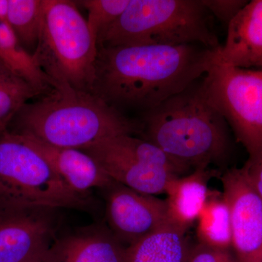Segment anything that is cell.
Masks as SVG:
<instances>
[{"mask_svg":"<svg viewBox=\"0 0 262 262\" xmlns=\"http://www.w3.org/2000/svg\"><path fill=\"white\" fill-rule=\"evenodd\" d=\"M8 5L9 0H0V19L6 23L8 19Z\"/></svg>","mask_w":262,"mask_h":262,"instance_id":"cell-25","label":"cell"},{"mask_svg":"<svg viewBox=\"0 0 262 262\" xmlns=\"http://www.w3.org/2000/svg\"><path fill=\"white\" fill-rule=\"evenodd\" d=\"M208 12L222 21L229 24L239 10L247 4L242 0H201Z\"/></svg>","mask_w":262,"mask_h":262,"instance_id":"cell-23","label":"cell"},{"mask_svg":"<svg viewBox=\"0 0 262 262\" xmlns=\"http://www.w3.org/2000/svg\"><path fill=\"white\" fill-rule=\"evenodd\" d=\"M37 90L0 59V134L26 103L40 97Z\"/></svg>","mask_w":262,"mask_h":262,"instance_id":"cell-19","label":"cell"},{"mask_svg":"<svg viewBox=\"0 0 262 262\" xmlns=\"http://www.w3.org/2000/svg\"><path fill=\"white\" fill-rule=\"evenodd\" d=\"M195 83L141 120L144 139L192 171L223 163L230 149L227 121Z\"/></svg>","mask_w":262,"mask_h":262,"instance_id":"cell-3","label":"cell"},{"mask_svg":"<svg viewBox=\"0 0 262 262\" xmlns=\"http://www.w3.org/2000/svg\"><path fill=\"white\" fill-rule=\"evenodd\" d=\"M217 51L198 44L98 48L91 94L122 113H146L204 77Z\"/></svg>","mask_w":262,"mask_h":262,"instance_id":"cell-1","label":"cell"},{"mask_svg":"<svg viewBox=\"0 0 262 262\" xmlns=\"http://www.w3.org/2000/svg\"><path fill=\"white\" fill-rule=\"evenodd\" d=\"M0 59L27 81L41 96L50 94L54 85L19 42L15 33L0 19Z\"/></svg>","mask_w":262,"mask_h":262,"instance_id":"cell-18","label":"cell"},{"mask_svg":"<svg viewBox=\"0 0 262 262\" xmlns=\"http://www.w3.org/2000/svg\"><path fill=\"white\" fill-rule=\"evenodd\" d=\"M198 243L220 249H232V223L223 192L210 191L196 221Z\"/></svg>","mask_w":262,"mask_h":262,"instance_id":"cell-17","label":"cell"},{"mask_svg":"<svg viewBox=\"0 0 262 262\" xmlns=\"http://www.w3.org/2000/svg\"><path fill=\"white\" fill-rule=\"evenodd\" d=\"M90 196L72 189L23 136L0 134V208L87 210Z\"/></svg>","mask_w":262,"mask_h":262,"instance_id":"cell-6","label":"cell"},{"mask_svg":"<svg viewBox=\"0 0 262 262\" xmlns=\"http://www.w3.org/2000/svg\"><path fill=\"white\" fill-rule=\"evenodd\" d=\"M192 245L187 232L169 223L127 247L125 262H187Z\"/></svg>","mask_w":262,"mask_h":262,"instance_id":"cell-16","label":"cell"},{"mask_svg":"<svg viewBox=\"0 0 262 262\" xmlns=\"http://www.w3.org/2000/svg\"><path fill=\"white\" fill-rule=\"evenodd\" d=\"M201 84L207 99L232 127L249 158L261 157L262 70L231 67L215 56Z\"/></svg>","mask_w":262,"mask_h":262,"instance_id":"cell-8","label":"cell"},{"mask_svg":"<svg viewBox=\"0 0 262 262\" xmlns=\"http://www.w3.org/2000/svg\"><path fill=\"white\" fill-rule=\"evenodd\" d=\"M80 150L114 182L151 195L165 194L172 181L192 172L155 144L134 135L113 136Z\"/></svg>","mask_w":262,"mask_h":262,"instance_id":"cell-7","label":"cell"},{"mask_svg":"<svg viewBox=\"0 0 262 262\" xmlns=\"http://www.w3.org/2000/svg\"><path fill=\"white\" fill-rule=\"evenodd\" d=\"M8 130L51 145L82 149L113 136L141 134L143 123L91 93L61 86L26 103Z\"/></svg>","mask_w":262,"mask_h":262,"instance_id":"cell-2","label":"cell"},{"mask_svg":"<svg viewBox=\"0 0 262 262\" xmlns=\"http://www.w3.org/2000/svg\"><path fill=\"white\" fill-rule=\"evenodd\" d=\"M187 262H237L232 249H220L196 243L192 244Z\"/></svg>","mask_w":262,"mask_h":262,"instance_id":"cell-22","label":"cell"},{"mask_svg":"<svg viewBox=\"0 0 262 262\" xmlns=\"http://www.w3.org/2000/svg\"><path fill=\"white\" fill-rule=\"evenodd\" d=\"M130 0H82L76 1L89 13L87 22L95 39L106 30L120 18L129 5Z\"/></svg>","mask_w":262,"mask_h":262,"instance_id":"cell-21","label":"cell"},{"mask_svg":"<svg viewBox=\"0 0 262 262\" xmlns=\"http://www.w3.org/2000/svg\"><path fill=\"white\" fill-rule=\"evenodd\" d=\"M57 209L0 208V262H51Z\"/></svg>","mask_w":262,"mask_h":262,"instance_id":"cell-9","label":"cell"},{"mask_svg":"<svg viewBox=\"0 0 262 262\" xmlns=\"http://www.w3.org/2000/svg\"><path fill=\"white\" fill-rule=\"evenodd\" d=\"M243 169L250 185L262 201V156L249 158Z\"/></svg>","mask_w":262,"mask_h":262,"instance_id":"cell-24","label":"cell"},{"mask_svg":"<svg viewBox=\"0 0 262 262\" xmlns=\"http://www.w3.org/2000/svg\"><path fill=\"white\" fill-rule=\"evenodd\" d=\"M216 58L237 68L262 70V0L247 3L229 21Z\"/></svg>","mask_w":262,"mask_h":262,"instance_id":"cell-12","label":"cell"},{"mask_svg":"<svg viewBox=\"0 0 262 262\" xmlns=\"http://www.w3.org/2000/svg\"><path fill=\"white\" fill-rule=\"evenodd\" d=\"M42 20L32 56L56 87L91 93L97 41L76 2L42 0Z\"/></svg>","mask_w":262,"mask_h":262,"instance_id":"cell-5","label":"cell"},{"mask_svg":"<svg viewBox=\"0 0 262 262\" xmlns=\"http://www.w3.org/2000/svg\"><path fill=\"white\" fill-rule=\"evenodd\" d=\"M126 247L108 229H94L58 242L53 262H125Z\"/></svg>","mask_w":262,"mask_h":262,"instance_id":"cell-15","label":"cell"},{"mask_svg":"<svg viewBox=\"0 0 262 262\" xmlns=\"http://www.w3.org/2000/svg\"><path fill=\"white\" fill-rule=\"evenodd\" d=\"M214 173L209 168H196L170 182L165 201L172 225L187 232L195 223L209 195L208 182Z\"/></svg>","mask_w":262,"mask_h":262,"instance_id":"cell-14","label":"cell"},{"mask_svg":"<svg viewBox=\"0 0 262 262\" xmlns=\"http://www.w3.org/2000/svg\"><path fill=\"white\" fill-rule=\"evenodd\" d=\"M201 0H130L120 18L98 37V48L198 44L221 47Z\"/></svg>","mask_w":262,"mask_h":262,"instance_id":"cell-4","label":"cell"},{"mask_svg":"<svg viewBox=\"0 0 262 262\" xmlns=\"http://www.w3.org/2000/svg\"><path fill=\"white\" fill-rule=\"evenodd\" d=\"M232 223V250L237 262H262V201L243 168L221 177Z\"/></svg>","mask_w":262,"mask_h":262,"instance_id":"cell-11","label":"cell"},{"mask_svg":"<svg viewBox=\"0 0 262 262\" xmlns=\"http://www.w3.org/2000/svg\"><path fill=\"white\" fill-rule=\"evenodd\" d=\"M22 136L42 155L57 175L78 194L89 196L93 189L99 188L105 190L115 182L94 158L82 150L59 147L34 138Z\"/></svg>","mask_w":262,"mask_h":262,"instance_id":"cell-13","label":"cell"},{"mask_svg":"<svg viewBox=\"0 0 262 262\" xmlns=\"http://www.w3.org/2000/svg\"><path fill=\"white\" fill-rule=\"evenodd\" d=\"M42 10V0H9L7 23L32 56L39 39Z\"/></svg>","mask_w":262,"mask_h":262,"instance_id":"cell-20","label":"cell"},{"mask_svg":"<svg viewBox=\"0 0 262 262\" xmlns=\"http://www.w3.org/2000/svg\"><path fill=\"white\" fill-rule=\"evenodd\" d=\"M105 190L108 230L125 247L170 223L165 200L117 182Z\"/></svg>","mask_w":262,"mask_h":262,"instance_id":"cell-10","label":"cell"}]
</instances>
